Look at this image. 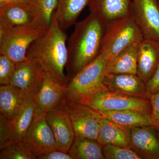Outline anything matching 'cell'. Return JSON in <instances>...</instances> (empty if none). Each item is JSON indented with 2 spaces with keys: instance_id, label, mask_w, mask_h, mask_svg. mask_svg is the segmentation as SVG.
<instances>
[{
  "instance_id": "1",
  "label": "cell",
  "mask_w": 159,
  "mask_h": 159,
  "mask_svg": "<svg viewBox=\"0 0 159 159\" xmlns=\"http://www.w3.org/2000/svg\"><path fill=\"white\" fill-rule=\"evenodd\" d=\"M106 26L99 16L91 12L84 20L76 23L68 40L66 69L69 79L100 54Z\"/></svg>"
},
{
  "instance_id": "2",
  "label": "cell",
  "mask_w": 159,
  "mask_h": 159,
  "mask_svg": "<svg viewBox=\"0 0 159 159\" xmlns=\"http://www.w3.org/2000/svg\"><path fill=\"white\" fill-rule=\"evenodd\" d=\"M67 40L66 31L54 14L50 28L31 44L27 53V57L37 61L46 74L63 84L68 81L64 72L68 61Z\"/></svg>"
},
{
  "instance_id": "3",
  "label": "cell",
  "mask_w": 159,
  "mask_h": 159,
  "mask_svg": "<svg viewBox=\"0 0 159 159\" xmlns=\"http://www.w3.org/2000/svg\"><path fill=\"white\" fill-rule=\"evenodd\" d=\"M107 60L101 53L81 69L66 84L67 103L78 102L83 98L107 91L103 83Z\"/></svg>"
},
{
  "instance_id": "4",
  "label": "cell",
  "mask_w": 159,
  "mask_h": 159,
  "mask_svg": "<svg viewBox=\"0 0 159 159\" xmlns=\"http://www.w3.org/2000/svg\"><path fill=\"white\" fill-rule=\"evenodd\" d=\"M143 39L142 32L130 15L107 25L100 53L109 60Z\"/></svg>"
},
{
  "instance_id": "5",
  "label": "cell",
  "mask_w": 159,
  "mask_h": 159,
  "mask_svg": "<svg viewBox=\"0 0 159 159\" xmlns=\"http://www.w3.org/2000/svg\"><path fill=\"white\" fill-rule=\"evenodd\" d=\"M46 31L33 23L0 28V54L16 63L23 61L27 58V51L31 44Z\"/></svg>"
},
{
  "instance_id": "6",
  "label": "cell",
  "mask_w": 159,
  "mask_h": 159,
  "mask_svg": "<svg viewBox=\"0 0 159 159\" xmlns=\"http://www.w3.org/2000/svg\"><path fill=\"white\" fill-rule=\"evenodd\" d=\"M77 102L98 112L131 110L151 115V106L148 98L133 97L109 91L83 98Z\"/></svg>"
},
{
  "instance_id": "7",
  "label": "cell",
  "mask_w": 159,
  "mask_h": 159,
  "mask_svg": "<svg viewBox=\"0 0 159 159\" xmlns=\"http://www.w3.org/2000/svg\"><path fill=\"white\" fill-rule=\"evenodd\" d=\"M46 114L36 111L32 123L22 140L37 159L57 149L56 140L46 119Z\"/></svg>"
},
{
  "instance_id": "8",
  "label": "cell",
  "mask_w": 159,
  "mask_h": 159,
  "mask_svg": "<svg viewBox=\"0 0 159 159\" xmlns=\"http://www.w3.org/2000/svg\"><path fill=\"white\" fill-rule=\"evenodd\" d=\"M44 73L37 61L27 57L25 60L16 63L9 85L26 98H34L42 84Z\"/></svg>"
},
{
  "instance_id": "9",
  "label": "cell",
  "mask_w": 159,
  "mask_h": 159,
  "mask_svg": "<svg viewBox=\"0 0 159 159\" xmlns=\"http://www.w3.org/2000/svg\"><path fill=\"white\" fill-rule=\"evenodd\" d=\"M131 15L143 37L159 42V0H131Z\"/></svg>"
},
{
  "instance_id": "10",
  "label": "cell",
  "mask_w": 159,
  "mask_h": 159,
  "mask_svg": "<svg viewBox=\"0 0 159 159\" xmlns=\"http://www.w3.org/2000/svg\"><path fill=\"white\" fill-rule=\"evenodd\" d=\"M65 107L72 122L75 137L97 141L100 125L97 111L78 102L65 103Z\"/></svg>"
},
{
  "instance_id": "11",
  "label": "cell",
  "mask_w": 159,
  "mask_h": 159,
  "mask_svg": "<svg viewBox=\"0 0 159 159\" xmlns=\"http://www.w3.org/2000/svg\"><path fill=\"white\" fill-rule=\"evenodd\" d=\"M46 119L53 131L58 150L68 152L75 139L72 122L65 102L47 112Z\"/></svg>"
},
{
  "instance_id": "12",
  "label": "cell",
  "mask_w": 159,
  "mask_h": 159,
  "mask_svg": "<svg viewBox=\"0 0 159 159\" xmlns=\"http://www.w3.org/2000/svg\"><path fill=\"white\" fill-rule=\"evenodd\" d=\"M103 83L110 92L148 99L146 83L137 74H105Z\"/></svg>"
},
{
  "instance_id": "13",
  "label": "cell",
  "mask_w": 159,
  "mask_h": 159,
  "mask_svg": "<svg viewBox=\"0 0 159 159\" xmlns=\"http://www.w3.org/2000/svg\"><path fill=\"white\" fill-rule=\"evenodd\" d=\"M153 126L131 128L130 148L142 159H159V139Z\"/></svg>"
},
{
  "instance_id": "14",
  "label": "cell",
  "mask_w": 159,
  "mask_h": 159,
  "mask_svg": "<svg viewBox=\"0 0 159 159\" xmlns=\"http://www.w3.org/2000/svg\"><path fill=\"white\" fill-rule=\"evenodd\" d=\"M66 84L57 81L45 73L39 90L34 97L36 111L47 113L51 109L61 104L65 98Z\"/></svg>"
},
{
  "instance_id": "15",
  "label": "cell",
  "mask_w": 159,
  "mask_h": 159,
  "mask_svg": "<svg viewBox=\"0 0 159 159\" xmlns=\"http://www.w3.org/2000/svg\"><path fill=\"white\" fill-rule=\"evenodd\" d=\"M89 9L106 25L130 15L131 0H89Z\"/></svg>"
},
{
  "instance_id": "16",
  "label": "cell",
  "mask_w": 159,
  "mask_h": 159,
  "mask_svg": "<svg viewBox=\"0 0 159 159\" xmlns=\"http://www.w3.org/2000/svg\"><path fill=\"white\" fill-rule=\"evenodd\" d=\"M159 63V42L143 39L139 43L137 75L146 83Z\"/></svg>"
},
{
  "instance_id": "17",
  "label": "cell",
  "mask_w": 159,
  "mask_h": 159,
  "mask_svg": "<svg viewBox=\"0 0 159 159\" xmlns=\"http://www.w3.org/2000/svg\"><path fill=\"white\" fill-rule=\"evenodd\" d=\"M98 114L100 125L97 140L98 143L102 146L113 145L130 148L131 128L119 125Z\"/></svg>"
},
{
  "instance_id": "18",
  "label": "cell",
  "mask_w": 159,
  "mask_h": 159,
  "mask_svg": "<svg viewBox=\"0 0 159 159\" xmlns=\"http://www.w3.org/2000/svg\"><path fill=\"white\" fill-rule=\"evenodd\" d=\"M140 42L134 43L113 58L107 60L106 74H137L138 51Z\"/></svg>"
},
{
  "instance_id": "19",
  "label": "cell",
  "mask_w": 159,
  "mask_h": 159,
  "mask_svg": "<svg viewBox=\"0 0 159 159\" xmlns=\"http://www.w3.org/2000/svg\"><path fill=\"white\" fill-rule=\"evenodd\" d=\"M34 16L29 4H9L0 8V28H11L33 23Z\"/></svg>"
},
{
  "instance_id": "20",
  "label": "cell",
  "mask_w": 159,
  "mask_h": 159,
  "mask_svg": "<svg viewBox=\"0 0 159 159\" xmlns=\"http://www.w3.org/2000/svg\"><path fill=\"white\" fill-rule=\"evenodd\" d=\"M89 0H58L54 15L60 27L66 31L75 25Z\"/></svg>"
},
{
  "instance_id": "21",
  "label": "cell",
  "mask_w": 159,
  "mask_h": 159,
  "mask_svg": "<svg viewBox=\"0 0 159 159\" xmlns=\"http://www.w3.org/2000/svg\"><path fill=\"white\" fill-rule=\"evenodd\" d=\"M97 112L101 116L129 128L152 126L151 114L131 110Z\"/></svg>"
},
{
  "instance_id": "22",
  "label": "cell",
  "mask_w": 159,
  "mask_h": 159,
  "mask_svg": "<svg viewBox=\"0 0 159 159\" xmlns=\"http://www.w3.org/2000/svg\"><path fill=\"white\" fill-rule=\"evenodd\" d=\"M27 98L13 87L1 85L0 87L1 113L12 120Z\"/></svg>"
},
{
  "instance_id": "23",
  "label": "cell",
  "mask_w": 159,
  "mask_h": 159,
  "mask_svg": "<svg viewBox=\"0 0 159 159\" xmlns=\"http://www.w3.org/2000/svg\"><path fill=\"white\" fill-rule=\"evenodd\" d=\"M36 108L34 98H27L15 116L11 120L17 142L22 141L34 119Z\"/></svg>"
},
{
  "instance_id": "24",
  "label": "cell",
  "mask_w": 159,
  "mask_h": 159,
  "mask_svg": "<svg viewBox=\"0 0 159 159\" xmlns=\"http://www.w3.org/2000/svg\"><path fill=\"white\" fill-rule=\"evenodd\" d=\"M102 146L96 140L75 137L68 152L74 159H105Z\"/></svg>"
},
{
  "instance_id": "25",
  "label": "cell",
  "mask_w": 159,
  "mask_h": 159,
  "mask_svg": "<svg viewBox=\"0 0 159 159\" xmlns=\"http://www.w3.org/2000/svg\"><path fill=\"white\" fill-rule=\"evenodd\" d=\"M58 0H31L29 3L34 16L33 23L47 31L57 9Z\"/></svg>"
},
{
  "instance_id": "26",
  "label": "cell",
  "mask_w": 159,
  "mask_h": 159,
  "mask_svg": "<svg viewBox=\"0 0 159 159\" xmlns=\"http://www.w3.org/2000/svg\"><path fill=\"white\" fill-rule=\"evenodd\" d=\"M1 150V159H37L22 141L15 142Z\"/></svg>"
},
{
  "instance_id": "27",
  "label": "cell",
  "mask_w": 159,
  "mask_h": 159,
  "mask_svg": "<svg viewBox=\"0 0 159 159\" xmlns=\"http://www.w3.org/2000/svg\"><path fill=\"white\" fill-rule=\"evenodd\" d=\"M105 159H141L142 158L132 148L113 145H107L102 147Z\"/></svg>"
},
{
  "instance_id": "28",
  "label": "cell",
  "mask_w": 159,
  "mask_h": 159,
  "mask_svg": "<svg viewBox=\"0 0 159 159\" xmlns=\"http://www.w3.org/2000/svg\"><path fill=\"white\" fill-rule=\"evenodd\" d=\"M16 137L11 120L0 114V148L2 149L16 142Z\"/></svg>"
},
{
  "instance_id": "29",
  "label": "cell",
  "mask_w": 159,
  "mask_h": 159,
  "mask_svg": "<svg viewBox=\"0 0 159 159\" xmlns=\"http://www.w3.org/2000/svg\"><path fill=\"white\" fill-rule=\"evenodd\" d=\"M16 63L7 56L0 54V84L9 85Z\"/></svg>"
},
{
  "instance_id": "30",
  "label": "cell",
  "mask_w": 159,
  "mask_h": 159,
  "mask_svg": "<svg viewBox=\"0 0 159 159\" xmlns=\"http://www.w3.org/2000/svg\"><path fill=\"white\" fill-rule=\"evenodd\" d=\"M151 106V118L152 126L159 129V91L148 97Z\"/></svg>"
},
{
  "instance_id": "31",
  "label": "cell",
  "mask_w": 159,
  "mask_h": 159,
  "mask_svg": "<svg viewBox=\"0 0 159 159\" xmlns=\"http://www.w3.org/2000/svg\"><path fill=\"white\" fill-rule=\"evenodd\" d=\"M146 89L148 97L159 91V63L153 75L146 83Z\"/></svg>"
},
{
  "instance_id": "32",
  "label": "cell",
  "mask_w": 159,
  "mask_h": 159,
  "mask_svg": "<svg viewBox=\"0 0 159 159\" xmlns=\"http://www.w3.org/2000/svg\"><path fill=\"white\" fill-rule=\"evenodd\" d=\"M39 159H74L68 152L56 149L39 157Z\"/></svg>"
},
{
  "instance_id": "33",
  "label": "cell",
  "mask_w": 159,
  "mask_h": 159,
  "mask_svg": "<svg viewBox=\"0 0 159 159\" xmlns=\"http://www.w3.org/2000/svg\"><path fill=\"white\" fill-rule=\"evenodd\" d=\"M31 0H9V4H29Z\"/></svg>"
},
{
  "instance_id": "34",
  "label": "cell",
  "mask_w": 159,
  "mask_h": 159,
  "mask_svg": "<svg viewBox=\"0 0 159 159\" xmlns=\"http://www.w3.org/2000/svg\"><path fill=\"white\" fill-rule=\"evenodd\" d=\"M9 4V0H0V8L8 6Z\"/></svg>"
},
{
  "instance_id": "35",
  "label": "cell",
  "mask_w": 159,
  "mask_h": 159,
  "mask_svg": "<svg viewBox=\"0 0 159 159\" xmlns=\"http://www.w3.org/2000/svg\"><path fill=\"white\" fill-rule=\"evenodd\" d=\"M158 137H159V133L158 134Z\"/></svg>"
}]
</instances>
